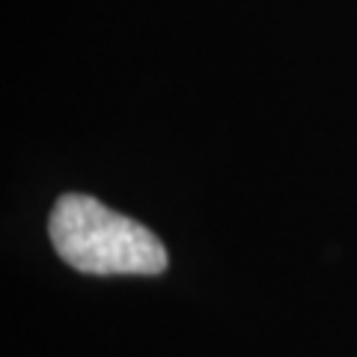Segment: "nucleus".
<instances>
[{
    "label": "nucleus",
    "instance_id": "nucleus-1",
    "mask_svg": "<svg viewBox=\"0 0 357 357\" xmlns=\"http://www.w3.org/2000/svg\"><path fill=\"white\" fill-rule=\"evenodd\" d=\"M48 232L60 259L84 274H161L167 268V250L152 229L86 194L60 197Z\"/></svg>",
    "mask_w": 357,
    "mask_h": 357
}]
</instances>
